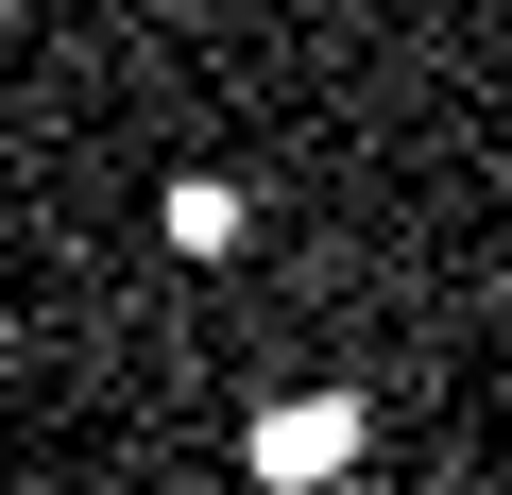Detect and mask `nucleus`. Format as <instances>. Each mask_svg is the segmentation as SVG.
Masks as SVG:
<instances>
[{"label":"nucleus","instance_id":"nucleus-1","mask_svg":"<svg viewBox=\"0 0 512 495\" xmlns=\"http://www.w3.org/2000/svg\"><path fill=\"white\" fill-rule=\"evenodd\" d=\"M342 427H359V410H291V427L256 444V461H274V478H325V461H342Z\"/></svg>","mask_w":512,"mask_h":495}]
</instances>
